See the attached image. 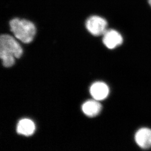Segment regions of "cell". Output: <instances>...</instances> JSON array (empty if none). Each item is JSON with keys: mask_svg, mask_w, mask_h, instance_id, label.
I'll list each match as a JSON object with an SVG mask.
<instances>
[{"mask_svg": "<svg viewBox=\"0 0 151 151\" xmlns=\"http://www.w3.org/2000/svg\"><path fill=\"white\" fill-rule=\"evenodd\" d=\"M23 49L12 36L2 34L0 37V57L4 67L13 66L15 59L19 58L23 54Z\"/></svg>", "mask_w": 151, "mask_h": 151, "instance_id": "6da1fadb", "label": "cell"}, {"mask_svg": "<svg viewBox=\"0 0 151 151\" xmlns=\"http://www.w3.org/2000/svg\"><path fill=\"white\" fill-rule=\"evenodd\" d=\"M10 30L15 37L25 44L33 41L36 29L32 22L26 19H13L9 22Z\"/></svg>", "mask_w": 151, "mask_h": 151, "instance_id": "7a4b0ae2", "label": "cell"}, {"mask_svg": "<svg viewBox=\"0 0 151 151\" xmlns=\"http://www.w3.org/2000/svg\"><path fill=\"white\" fill-rule=\"evenodd\" d=\"M108 23L102 17L96 15L89 17L86 22L87 30L93 35H103L107 30Z\"/></svg>", "mask_w": 151, "mask_h": 151, "instance_id": "3957f363", "label": "cell"}, {"mask_svg": "<svg viewBox=\"0 0 151 151\" xmlns=\"http://www.w3.org/2000/svg\"><path fill=\"white\" fill-rule=\"evenodd\" d=\"M103 37V42L109 49L113 50L120 46L123 39L120 33L114 29H107Z\"/></svg>", "mask_w": 151, "mask_h": 151, "instance_id": "277c9868", "label": "cell"}, {"mask_svg": "<svg viewBox=\"0 0 151 151\" xmlns=\"http://www.w3.org/2000/svg\"><path fill=\"white\" fill-rule=\"evenodd\" d=\"M134 140L137 145L143 149L151 148V129L147 128L140 129L135 133Z\"/></svg>", "mask_w": 151, "mask_h": 151, "instance_id": "5b68a950", "label": "cell"}, {"mask_svg": "<svg viewBox=\"0 0 151 151\" xmlns=\"http://www.w3.org/2000/svg\"><path fill=\"white\" fill-rule=\"evenodd\" d=\"M109 92L108 86L102 82L93 83L90 88V93L93 99L97 101L105 99L109 96Z\"/></svg>", "mask_w": 151, "mask_h": 151, "instance_id": "8992f818", "label": "cell"}, {"mask_svg": "<svg viewBox=\"0 0 151 151\" xmlns=\"http://www.w3.org/2000/svg\"><path fill=\"white\" fill-rule=\"evenodd\" d=\"M84 114L90 117L98 116L102 110V106L99 101L96 100H88L84 103L82 107Z\"/></svg>", "mask_w": 151, "mask_h": 151, "instance_id": "52a82bcc", "label": "cell"}, {"mask_svg": "<svg viewBox=\"0 0 151 151\" xmlns=\"http://www.w3.org/2000/svg\"><path fill=\"white\" fill-rule=\"evenodd\" d=\"M35 129V125L33 121L25 118L19 121L17 126V132L21 135L29 137L34 134Z\"/></svg>", "mask_w": 151, "mask_h": 151, "instance_id": "ba28073f", "label": "cell"}, {"mask_svg": "<svg viewBox=\"0 0 151 151\" xmlns=\"http://www.w3.org/2000/svg\"><path fill=\"white\" fill-rule=\"evenodd\" d=\"M148 3L151 7V0H148Z\"/></svg>", "mask_w": 151, "mask_h": 151, "instance_id": "9c48e42d", "label": "cell"}]
</instances>
